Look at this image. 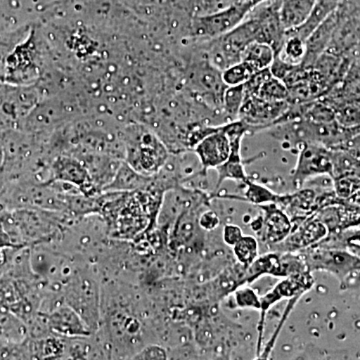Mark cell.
Returning <instances> with one entry per match:
<instances>
[{
	"instance_id": "obj_1",
	"label": "cell",
	"mask_w": 360,
	"mask_h": 360,
	"mask_svg": "<svg viewBox=\"0 0 360 360\" xmlns=\"http://www.w3.org/2000/svg\"><path fill=\"white\" fill-rule=\"evenodd\" d=\"M123 160L139 174L160 172L170 156L169 149L155 130L143 122H129L122 129Z\"/></svg>"
},
{
	"instance_id": "obj_2",
	"label": "cell",
	"mask_w": 360,
	"mask_h": 360,
	"mask_svg": "<svg viewBox=\"0 0 360 360\" xmlns=\"http://www.w3.org/2000/svg\"><path fill=\"white\" fill-rule=\"evenodd\" d=\"M37 28L7 53L0 66V79L9 85L30 86L39 82L44 68V44Z\"/></svg>"
},
{
	"instance_id": "obj_3",
	"label": "cell",
	"mask_w": 360,
	"mask_h": 360,
	"mask_svg": "<svg viewBox=\"0 0 360 360\" xmlns=\"http://www.w3.org/2000/svg\"><path fill=\"white\" fill-rule=\"evenodd\" d=\"M257 40V28L250 18H246L231 32L217 39L200 42L203 51L213 65L224 71L241 61L248 45Z\"/></svg>"
},
{
	"instance_id": "obj_4",
	"label": "cell",
	"mask_w": 360,
	"mask_h": 360,
	"mask_svg": "<svg viewBox=\"0 0 360 360\" xmlns=\"http://www.w3.org/2000/svg\"><path fill=\"white\" fill-rule=\"evenodd\" d=\"M310 272L324 271L338 279L347 288L350 277L360 274V257L342 248L314 245L300 251Z\"/></svg>"
},
{
	"instance_id": "obj_5",
	"label": "cell",
	"mask_w": 360,
	"mask_h": 360,
	"mask_svg": "<svg viewBox=\"0 0 360 360\" xmlns=\"http://www.w3.org/2000/svg\"><path fill=\"white\" fill-rule=\"evenodd\" d=\"M255 6L253 1H240L219 13L194 15L189 28V44L207 41L231 32Z\"/></svg>"
},
{
	"instance_id": "obj_6",
	"label": "cell",
	"mask_w": 360,
	"mask_h": 360,
	"mask_svg": "<svg viewBox=\"0 0 360 360\" xmlns=\"http://www.w3.org/2000/svg\"><path fill=\"white\" fill-rule=\"evenodd\" d=\"M212 198V194H205L193 205L177 215L168 243L174 251H200L205 246V231L198 224L201 208Z\"/></svg>"
},
{
	"instance_id": "obj_7",
	"label": "cell",
	"mask_w": 360,
	"mask_h": 360,
	"mask_svg": "<svg viewBox=\"0 0 360 360\" xmlns=\"http://www.w3.org/2000/svg\"><path fill=\"white\" fill-rule=\"evenodd\" d=\"M314 284L312 272L305 271L302 274H295L281 278V281L264 295L260 296L262 307H260V319L258 322V336L257 345V355L260 357L262 349V340H264L265 319L267 312L276 303L283 300H300L307 291L311 290Z\"/></svg>"
},
{
	"instance_id": "obj_8",
	"label": "cell",
	"mask_w": 360,
	"mask_h": 360,
	"mask_svg": "<svg viewBox=\"0 0 360 360\" xmlns=\"http://www.w3.org/2000/svg\"><path fill=\"white\" fill-rule=\"evenodd\" d=\"M65 284V302L84 319L94 333L99 322V296L96 281L91 277L72 276Z\"/></svg>"
},
{
	"instance_id": "obj_9",
	"label": "cell",
	"mask_w": 360,
	"mask_h": 360,
	"mask_svg": "<svg viewBox=\"0 0 360 360\" xmlns=\"http://www.w3.org/2000/svg\"><path fill=\"white\" fill-rule=\"evenodd\" d=\"M333 172V149L317 143H307L297 151V160L291 179L295 189L317 177L329 176Z\"/></svg>"
},
{
	"instance_id": "obj_10",
	"label": "cell",
	"mask_w": 360,
	"mask_h": 360,
	"mask_svg": "<svg viewBox=\"0 0 360 360\" xmlns=\"http://www.w3.org/2000/svg\"><path fill=\"white\" fill-rule=\"evenodd\" d=\"M262 214L257 215L250 221V227L255 231L258 243L266 246L269 250L283 243L292 229V221L281 206L269 203L258 206Z\"/></svg>"
},
{
	"instance_id": "obj_11",
	"label": "cell",
	"mask_w": 360,
	"mask_h": 360,
	"mask_svg": "<svg viewBox=\"0 0 360 360\" xmlns=\"http://www.w3.org/2000/svg\"><path fill=\"white\" fill-rule=\"evenodd\" d=\"M281 0H264L248 14L257 28V42L270 45L276 51L281 49L286 30L281 18Z\"/></svg>"
},
{
	"instance_id": "obj_12",
	"label": "cell",
	"mask_w": 360,
	"mask_h": 360,
	"mask_svg": "<svg viewBox=\"0 0 360 360\" xmlns=\"http://www.w3.org/2000/svg\"><path fill=\"white\" fill-rule=\"evenodd\" d=\"M61 181L77 187L80 193L87 198L101 194L84 162L75 155L56 156L49 167V179L47 181Z\"/></svg>"
},
{
	"instance_id": "obj_13",
	"label": "cell",
	"mask_w": 360,
	"mask_h": 360,
	"mask_svg": "<svg viewBox=\"0 0 360 360\" xmlns=\"http://www.w3.org/2000/svg\"><path fill=\"white\" fill-rule=\"evenodd\" d=\"M63 99L49 98L37 103L27 116L22 120L23 127L30 134H46L63 122L72 120L75 112H70V106H66Z\"/></svg>"
},
{
	"instance_id": "obj_14",
	"label": "cell",
	"mask_w": 360,
	"mask_h": 360,
	"mask_svg": "<svg viewBox=\"0 0 360 360\" xmlns=\"http://www.w3.org/2000/svg\"><path fill=\"white\" fill-rule=\"evenodd\" d=\"M328 234V229L315 214L292 224V229L283 243L269 251L300 252L321 243Z\"/></svg>"
},
{
	"instance_id": "obj_15",
	"label": "cell",
	"mask_w": 360,
	"mask_h": 360,
	"mask_svg": "<svg viewBox=\"0 0 360 360\" xmlns=\"http://www.w3.org/2000/svg\"><path fill=\"white\" fill-rule=\"evenodd\" d=\"M288 101H270L259 96H245L238 120L255 127L258 132L269 129L288 110Z\"/></svg>"
},
{
	"instance_id": "obj_16",
	"label": "cell",
	"mask_w": 360,
	"mask_h": 360,
	"mask_svg": "<svg viewBox=\"0 0 360 360\" xmlns=\"http://www.w3.org/2000/svg\"><path fill=\"white\" fill-rule=\"evenodd\" d=\"M44 315L49 330L65 338H89L94 333L82 316L65 302L59 303Z\"/></svg>"
},
{
	"instance_id": "obj_17",
	"label": "cell",
	"mask_w": 360,
	"mask_h": 360,
	"mask_svg": "<svg viewBox=\"0 0 360 360\" xmlns=\"http://www.w3.org/2000/svg\"><path fill=\"white\" fill-rule=\"evenodd\" d=\"M231 151V139L222 124H220L215 127L212 134L198 142L193 153L200 161L201 172L207 174L208 170L217 169L224 165L229 158Z\"/></svg>"
},
{
	"instance_id": "obj_18",
	"label": "cell",
	"mask_w": 360,
	"mask_h": 360,
	"mask_svg": "<svg viewBox=\"0 0 360 360\" xmlns=\"http://www.w3.org/2000/svg\"><path fill=\"white\" fill-rule=\"evenodd\" d=\"M340 13L338 7V8H336L335 11L309 35V39L305 40L307 51H305L304 58H303L302 63H300V65L304 66V68H311V66L314 65L315 61L317 60V58H319L322 53L328 51L333 34H335L336 27H338V22H340Z\"/></svg>"
},
{
	"instance_id": "obj_19",
	"label": "cell",
	"mask_w": 360,
	"mask_h": 360,
	"mask_svg": "<svg viewBox=\"0 0 360 360\" xmlns=\"http://www.w3.org/2000/svg\"><path fill=\"white\" fill-rule=\"evenodd\" d=\"M340 1L341 0H316L307 20L298 27L286 30V33L295 34L303 40H307L309 35L338 8Z\"/></svg>"
},
{
	"instance_id": "obj_20",
	"label": "cell",
	"mask_w": 360,
	"mask_h": 360,
	"mask_svg": "<svg viewBox=\"0 0 360 360\" xmlns=\"http://www.w3.org/2000/svg\"><path fill=\"white\" fill-rule=\"evenodd\" d=\"M151 176H146L135 172L124 160L122 161L112 181L108 184L104 191H134L146 189L150 186Z\"/></svg>"
},
{
	"instance_id": "obj_21",
	"label": "cell",
	"mask_w": 360,
	"mask_h": 360,
	"mask_svg": "<svg viewBox=\"0 0 360 360\" xmlns=\"http://www.w3.org/2000/svg\"><path fill=\"white\" fill-rule=\"evenodd\" d=\"M316 0H281V18L286 30L298 27L309 18Z\"/></svg>"
},
{
	"instance_id": "obj_22",
	"label": "cell",
	"mask_w": 360,
	"mask_h": 360,
	"mask_svg": "<svg viewBox=\"0 0 360 360\" xmlns=\"http://www.w3.org/2000/svg\"><path fill=\"white\" fill-rule=\"evenodd\" d=\"M245 191L243 196L231 195V194H224V195H217L222 198H231V200H239L245 201L255 205H269V203H278L281 200V194H277L269 187L262 186L248 179L245 184Z\"/></svg>"
},
{
	"instance_id": "obj_23",
	"label": "cell",
	"mask_w": 360,
	"mask_h": 360,
	"mask_svg": "<svg viewBox=\"0 0 360 360\" xmlns=\"http://www.w3.org/2000/svg\"><path fill=\"white\" fill-rule=\"evenodd\" d=\"M274 58L276 51L270 45L255 41L248 45L241 60L245 61L258 71L269 68Z\"/></svg>"
},
{
	"instance_id": "obj_24",
	"label": "cell",
	"mask_w": 360,
	"mask_h": 360,
	"mask_svg": "<svg viewBox=\"0 0 360 360\" xmlns=\"http://www.w3.org/2000/svg\"><path fill=\"white\" fill-rule=\"evenodd\" d=\"M305 51V40L285 32V39L276 56L291 65H300L304 58Z\"/></svg>"
},
{
	"instance_id": "obj_25",
	"label": "cell",
	"mask_w": 360,
	"mask_h": 360,
	"mask_svg": "<svg viewBox=\"0 0 360 360\" xmlns=\"http://www.w3.org/2000/svg\"><path fill=\"white\" fill-rule=\"evenodd\" d=\"M245 98L243 84L226 87L222 97V111L229 122L238 120L239 111Z\"/></svg>"
},
{
	"instance_id": "obj_26",
	"label": "cell",
	"mask_w": 360,
	"mask_h": 360,
	"mask_svg": "<svg viewBox=\"0 0 360 360\" xmlns=\"http://www.w3.org/2000/svg\"><path fill=\"white\" fill-rule=\"evenodd\" d=\"M232 250L238 264L248 269L259 257V243L255 236L243 234L240 240L232 246Z\"/></svg>"
},
{
	"instance_id": "obj_27",
	"label": "cell",
	"mask_w": 360,
	"mask_h": 360,
	"mask_svg": "<svg viewBox=\"0 0 360 360\" xmlns=\"http://www.w3.org/2000/svg\"><path fill=\"white\" fill-rule=\"evenodd\" d=\"M257 70L245 61L241 60L222 71V79L227 86L245 84Z\"/></svg>"
},
{
	"instance_id": "obj_28",
	"label": "cell",
	"mask_w": 360,
	"mask_h": 360,
	"mask_svg": "<svg viewBox=\"0 0 360 360\" xmlns=\"http://www.w3.org/2000/svg\"><path fill=\"white\" fill-rule=\"evenodd\" d=\"M257 96L270 101H288V89L283 80L271 75L262 85Z\"/></svg>"
},
{
	"instance_id": "obj_29",
	"label": "cell",
	"mask_w": 360,
	"mask_h": 360,
	"mask_svg": "<svg viewBox=\"0 0 360 360\" xmlns=\"http://www.w3.org/2000/svg\"><path fill=\"white\" fill-rule=\"evenodd\" d=\"M335 120L347 129L360 127V103L341 104L335 108Z\"/></svg>"
},
{
	"instance_id": "obj_30",
	"label": "cell",
	"mask_w": 360,
	"mask_h": 360,
	"mask_svg": "<svg viewBox=\"0 0 360 360\" xmlns=\"http://www.w3.org/2000/svg\"><path fill=\"white\" fill-rule=\"evenodd\" d=\"M234 307L243 309L259 310L262 307L260 296L248 284L239 286L233 292Z\"/></svg>"
},
{
	"instance_id": "obj_31",
	"label": "cell",
	"mask_w": 360,
	"mask_h": 360,
	"mask_svg": "<svg viewBox=\"0 0 360 360\" xmlns=\"http://www.w3.org/2000/svg\"><path fill=\"white\" fill-rule=\"evenodd\" d=\"M240 1L241 0H195L194 15H207L219 13Z\"/></svg>"
},
{
	"instance_id": "obj_32",
	"label": "cell",
	"mask_w": 360,
	"mask_h": 360,
	"mask_svg": "<svg viewBox=\"0 0 360 360\" xmlns=\"http://www.w3.org/2000/svg\"><path fill=\"white\" fill-rule=\"evenodd\" d=\"M125 6L149 20L155 15L160 7V0H120Z\"/></svg>"
},
{
	"instance_id": "obj_33",
	"label": "cell",
	"mask_w": 360,
	"mask_h": 360,
	"mask_svg": "<svg viewBox=\"0 0 360 360\" xmlns=\"http://www.w3.org/2000/svg\"><path fill=\"white\" fill-rule=\"evenodd\" d=\"M131 359L136 360H165L169 359L167 348L160 345H149L135 352Z\"/></svg>"
},
{
	"instance_id": "obj_34",
	"label": "cell",
	"mask_w": 360,
	"mask_h": 360,
	"mask_svg": "<svg viewBox=\"0 0 360 360\" xmlns=\"http://www.w3.org/2000/svg\"><path fill=\"white\" fill-rule=\"evenodd\" d=\"M269 68L258 70L243 84L245 96H257L262 85L271 77Z\"/></svg>"
},
{
	"instance_id": "obj_35",
	"label": "cell",
	"mask_w": 360,
	"mask_h": 360,
	"mask_svg": "<svg viewBox=\"0 0 360 360\" xmlns=\"http://www.w3.org/2000/svg\"><path fill=\"white\" fill-rule=\"evenodd\" d=\"M296 65H291V63H286L276 54V58L272 61L271 65L269 66V70L272 77L278 78V79L283 82Z\"/></svg>"
},
{
	"instance_id": "obj_36",
	"label": "cell",
	"mask_w": 360,
	"mask_h": 360,
	"mask_svg": "<svg viewBox=\"0 0 360 360\" xmlns=\"http://www.w3.org/2000/svg\"><path fill=\"white\" fill-rule=\"evenodd\" d=\"M198 224L200 229L205 231H213L219 226L220 219L219 214L212 210H205L200 212L198 217Z\"/></svg>"
},
{
	"instance_id": "obj_37",
	"label": "cell",
	"mask_w": 360,
	"mask_h": 360,
	"mask_svg": "<svg viewBox=\"0 0 360 360\" xmlns=\"http://www.w3.org/2000/svg\"><path fill=\"white\" fill-rule=\"evenodd\" d=\"M243 236V229L238 225L229 224H225L222 231V239L227 246H234Z\"/></svg>"
},
{
	"instance_id": "obj_38",
	"label": "cell",
	"mask_w": 360,
	"mask_h": 360,
	"mask_svg": "<svg viewBox=\"0 0 360 360\" xmlns=\"http://www.w3.org/2000/svg\"><path fill=\"white\" fill-rule=\"evenodd\" d=\"M340 149L347 150L348 153H352V155L360 158V129L359 131L355 134L354 136L352 137V139Z\"/></svg>"
},
{
	"instance_id": "obj_39",
	"label": "cell",
	"mask_w": 360,
	"mask_h": 360,
	"mask_svg": "<svg viewBox=\"0 0 360 360\" xmlns=\"http://www.w3.org/2000/svg\"><path fill=\"white\" fill-rule=\"evenodd\" d=\"M4 248H0V265L4 264V260H6V252H4Z\"/></svg>"
}]
</instances>
